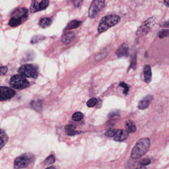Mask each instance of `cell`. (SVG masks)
<instances>
[{
    "mask_svg": "<svg viewBox=\"0 0 169 169\" xmlns=\"http://www.w3.org/2000/svg\"><path fill=\"white\" fill-rule=\"evenodd\" d=\"M28 16V9L25 8H17L11 15L9 25L13 27L18 26L24 22Z\"/></svg>",
    "mask_w": 169,
    "mask_h": 169,
    "instance_id": "2",
    "label": "cell"
},
{
    "mask_svg": "<svg viewBox=\"0 0 169 169\" xmlns=\"http://www.w3.org/2000/svg\"><path fill=\"white\" fill-rule=\"evenodd\" d=\"M150 140L149 138H141L137 141L132 149L130 157L133 159H138L143 156L149 150Z\"/></svg>",
    "mask_w": 169,
    "mask_h": 169,
    "instance_id": "1",
    "label": "cell"
},
{
    "mask_svg": "<svg viewBox=\"0 0 169 169\" xmlns=\"http://www.w3.org/2000/svg\"><path fill=\"white\" fill-rule=\"evenodd\" d=\"M137 54H135L132 59V62L130 63V66L129 67V69L130 68L133 69V70H135L136 68V66H137Z\"/></svg>",
    "mask_w": 169,
    "mask_h": 169,
    "instance_id": "29",
    "label": "cell"
},
{
    "mask_svg": "<svg viewBox=\"0 0 169 169\" xmlns=\"http://www.w3.org/2000/svg\"><path fill=\"white\" fill-rule=\"evenodd\" d=\"M153 96L151 95H147L140 101L138 103V109L140 110H144L149 107L151 101L153 99Z\"/></svg>",
    "mask_w": 169,
    "mask_h": 169,
    "instance_id": "10",
    "label": "cell"
},
{
    "mask_svg": "<svg viewBox=\"0 0 169 169\" xmlns=\"http://www.w3.org/2000/svg\"><path fill=\"white\" fill-rule=\"evenodd\" d=\"M9 140L8 135L2 129H0V150L6 144Z\"/></svg>",
    "mask_w": 169,
    "mask_h": 169,
    "instance_id": "15",
    "label": "cell"
},
{
    "mask_svg": "<svg viewBox=\"0 0 169 169\" xmlns=\"http://www.w3.org/2000/svg\"><path fill=\"white\" fill-rule=\"evenodd\" d=\"M75 38V34L72 31H68L65 33L62 37V42L65 45L71 43Z\"/></svg>",
    "mask_w": 169,
    "mask_h": 169,
    "instance_id": "12",
    "label": "cell"
},
{
    "mask_svg": "<svg viewBox=\"0 0 169 169\" xmlns=\"http://www.w3.org/2000/svg\"><path fill=\"white\" fill-rule=\"evenodd\" d=\"M139 164L142 166H148L151 164V160L149 158H144L140 161Z\"/></svg>",
    "mask_w": 169,
    "mask_h": 169,
    "instance_id": "31",
    "label": "cell"
},
{
    "mask_svg": "<svg viewBox=\"0 0 169 169\" xmlns=\"http://www.w3.org/2000/svg\"><path fill=\"white\" fill-rule=\"evenodd\" d=\"M84 115L80 112H76L72 115V119L75 121H79L82 119Z\"/></svg>",
    "mask_w": 169,
    "mask_h": 169,
    "instance_id": "23",
    "label": "cell"
},
{
    "mask_svg": "<svg viewBox=\"0 0 169 169\" xmlns=\"http://www.w3.org/2000/svg\"><path fill=\"white\" fill-rule=\"evenodd\" d=\"M120 86H121V87H123V88H124V92H124V93L125 95H127L129 91V86L128 85L126 84L125 83L122 82L120 83Z\"/></svg>",
    "mask_w": 169,
    "mask_h": 169,
    "instance_id": "30",
    "label": "cell"
},
{
    "mask_svg": "<svg viewBox=\"0 0 169 169\" xmlns=\"http://www.w3.org/2000/svg\"><path fill=\"white\" fill-rule=\"evenodd\" d=\"M50 4L49 0H42V1L39 3V8L40 10L43 11L44 9H46L48 6Z\"/></svg>",
    "mask_w": 169,
    "mask_h": 169,
    "instance_id": "24",
    "label": "cell"
},
{
    "mask_svg": "<svg viewBox=\"0 0 169 169\" xmlns=\"http://www.w3.org/2000/svg\"><path fill=\"white\" fill-rule=\"evenodd\" d=\"M35 160L34 155L30 153H25L16 157L14 161V169L26 168Z\"/></svg>",
    "mask_w": 169,
    "mask_h": 169,
    "instance_id": "4",
    "label": "cell"
},
{
    "mask_svg": "<svg viewBox=\"0 0 169 169\" xmlns=\"http://www.w3.org/2000/svg\"><path fill=\"white\" fill-rule=\"evenodd\" d=\"M56 169V167H54V166H51V167H49L47 168L46 169Z\"/></svg>",
    "mask_w": 169,
    "mask_h": 169,
    "instance_id": "37",
    "label": "cell"
},
{
    "mask_svg": "<svg viewBox=\"0 0 169 169\" xmlns=\"http://www.w3.org/2000/svg\"><path fill=\"white\" fill-rule=\"evenodd\" d=\"M164 3L166 6L169 8V0H164Z\"/></svg>",
    "mask_w": 169,
    "mask_h": 169,
    "instance_id": "36",
    "label": "cell"
},
{
    "mask_svg": "<svg viewBox=\"0 0 169 169\" xmlns=\"http://www.w3.org/2000/svg\"><path fill=\"white\" fill-rule=\"evenodd\" d=\"M82 23V21H80V20H72L67 25L65 30H69L74 29L77 28L81 25Z\"/></svg>",
    "mask_w": 169,
    "mask_h": 169,
    "instance_id": "17",
    "label": "cell"
},
{
    "mask_svg": "<svg viewBox=\"0 0 169 169\" xmlns=\"http://www.w3.org/2000/svg\"><path fill=\"white\" fill-rule=\"evenodd\" d=\"M55 161H56V159L53 155H51L46 159V160L44 161V164L47 165H50L53 164Z\"/></svg>",
    "mask_w": 169,
    "mask_h": 169,
    "instance_id": "25",
    "label": "cell"
},
{
    "mask_svg": "<svg viewBox=\"0 0 169 169\" xmlns=\"http://www.w3.org/2000/svg\"><path fill=\"white\" fill-rule=\"evenodd\" d=\"M144 80L146 84H149L152 79V71L150 65L146 64L144 67Z\"/></svg>",
    "mask_w": 169,
    "mask_h": 169,
    "instance_id": "14",
    "label": "cell"
},
{
    "mask_svg": "<svg viewBox=\"0 0 169 169\" xmlns=\"http://www.w3.org/2000/svg\"><path fill=\"white\" fill-rule=\"evenodd\" d=\"M31 106H32L33 108H34L36 111L40 112L42 110V101H33Z\"/></svg>",
    "mask_w": 169,
    "mask_h": 169,
    "instance_id": "21",
    "label": "cell"
},
{
    "mask_svg": "<svg viewBox=\"0 0 169 169\" xmlns=\"http://www.w3.org/2000/svg\"><path fill=\"white\" fill-rule=\"evenodd\" d=\"M98 103V99L96 98H92L89 99L87 102V106L89 107H93L96 105Z\"/></svg>",
    "mask_w": 169,
    "mask_h": 169,
    "instance_id": "28",
    "label": "cell"
},
{
    "mask_svg": "<svg viewBox=\"0 0 169 169\" xmlns=\"http://www.w3.org/2000/svg\"><path fill=\"white\" fill-rule=\"evenodd\" d=\"M82 132L80 131H76L75 130H69V131H66L67 135H70V136H74L75 135H80L81 133H82Z\"/></svg>",
    "mask_w": 169,
    "mask_h": 169,
    "instance_id": "33",
    "label": "cell"
},
{
    "mask_svg": "<svg viewBox=\"0 0 169 169\" xmlns=\"http://www.w3.org/2000/svg\"><path fill=\"white\" fill-rule=\"evenodd\" d=\"M18 72L24 77L36 78L38 76V69L35 65L31 64L22 65L18 69Z\"/></svg>",
    "mask_w": 169,
    "mask_h": 169,
    "instance_id": "7",
    "label": "cell"
},
{
    "mask_svg": "<svg viewBox=\"0 0 169 169\" xmlns=\"http://www.w3.org/2000/svg\"><path fill=\"white\" fill-rule=\"evenodd\" d=\"M129 133L127 130H118L114 140L117 141H124L129 137Z\"/></svg>",
    "mask_w": 169,
    "mask_h": 169,
    "instance_id": "13",
    "label": "cell"
},
{
    "mask_svg": "<svg viewBox=\"0 0 169 169\" xmlns=\"http://www.w3.org/2000/svg\"><path fill=\"white\" fill-rule=\"evenodd\" d=\"M8 67L6 66L1 67H0V76H3L6 74V72H8Z\"/></svg>",
    "mask_w": 169,
    "mask_h": 169,
    "instance_id": "34",
    "label": "cell"
},
{
    "mask_svg": "<svg viewBox=\"0 0 169 169\" xmlns=\"http://www.w3.org/2000/svg\"><path fill=\"white\" fill-rule=\"evenodd\" d=\"M106 0H93L88 10V17L93 19L103 10L105 6Z\"/></svg>",
    "mask_w": 169,
    "mask_h": 169,
    "instance_id": "8",
    "label": "cell"
},
{
    "mask_svg": "<svg viewBox=\"0 0 169 169\" xmlns=\"http://www.w3.org/2000/svg\"><path fill=\"white\" fill-rule=\"evenodd\" d=\"M52 23V20L49 17H44L41 19L39 22V25L41 27L46 28L50 26Z\"/></svg>",
    "mask_w": 169,
    "mask_h": 169,
    "instance_id": "18",
    "label": "cell"
},
{
    "mask_svg": "<svg viewBox=\"0 0 169 169\" xmlns=\"http://www.w3.org/2000/svg\"><path fill=\"white\" fill-rule=\"evenodd\" d=\"M83 0H72L73 5L75 8H79L82 4Z\"/></svg>",
    "mask_w": 169,
    "mask_h": 169,
    "instance_id": "32",
    "label": "cell"
},
{
    "mask_svg": "<svg viewBox=\"0 0 169 169\" xmlns=\"http://www.w3.org/2000/svg\"><path fill=\"white\" fill-rule=\"evenodd\" d=\"M158 37L160 39H162V38H164L168 37V36H169V30H162L158 33Z\"/></svg>",
    "mask_w": 169,
    "mask_h": 169,
    "instance_id": "26",
    "label": "cell"
},
{
    "mask_svg": "<svg viewBox=\"0 0 169 169\" xmlns=\"http://www.w3.org/2000/svg\"><path fill=\"white\" fill-rule=\"evenodd\" d=\"M46 37L43 35H36L33 37L31 40V43L32 44L37 43L45 40Z\"/></svg>",
    "mask_w": 169,
    "mask_h": 169,
    "instance_id": "20",
    "label": "cell"
},
{
    "mask_svg": "<svg viewBox=\"0 0 169 169\" xmlns=\"http://www.w3.org/2000/svg\"><path fill=\"white\" fill-rule=\"evenodd\" d=\"M121 18L117 15H108L103 17L99 22L98 31L99 33L104 32L116 25L119 22Z\"/></svg>",
    "mask_w": 169,
    "mask_h": 169,
    "instance_id": "3",
    "label": "cell"
},
{
    "mask_svg": "<svg viewBox=\"0 0 169 169\" xmlns=\"http://www.w3.org/2000/svg\"><path fill=\"white\" fill-rule=\"evenodd\" d=\"M9 85L16 90H23L29 87L30 83L24 76L21 75H16L11 78Z\"/></svg>",
    "mask_w": 169,
    "mask_h": 169,
    "instance_id": "5",
    "label": "cell"
},
{
    "mask_svg": "<svg viewBox=\"0 0 169 169\" xmlns=\"http://www.w3.org/2000/svg\"><path fill=\"white\" fill-rule=\"evenodd\" d=\"M119 116V112L115 111L112 112L111 113H110V114L109 115V118L110 120L113 122V121L117 120L118 119V117H120Z\"/></svg>",
    "mask_w": 169,
    "mask_h": 169,
    "instance_id": "22",
    "label": "cell"
},
{
    "mask_svg": "<svg viewBox=\"0 0 169 169\" xmlns=\"http://www.w3.org/2000/svg\"><path fill=\"white\" fill-rule=\"evenodd\" d=\"M16 94V91L13 88L9 87L0 86V101L11 99Z\"/></svg>",
    "mask_w": 169,
    "mask_h": 169,
    "instance_id": "9",
    "label": "cell"
},
{
    "mask_svg": "<svg viewBox=\"0 0 169 169\" xmlns=\"http://www.w3.org/2000/svg\"><path fill=\"white\" fill-rule=\"evenodd\" d=\"M167 24H168V26H169V22H168Z\"/></svg>",
    "mask_w": 169,
    "mask_h": 169,
    "instance_id": "38",
    "label": "cell"
},
{
    "mask_svg": "<svg viewBox=\"0 0 169 169\" xmlns=\"http://www.w3.org/2000/svg\"><path fill=\"white\" fill-rule=\"evenodd\" d=\"M118 129H110L106 132L105 135L107 137H114L118 132Z\"/></svg>",
    "mask_w": 169,
    "mask_h": 169,
    "instance_id": "27",
    "label": "cell"
},
{
    "mask_svg": "<svg viewBox=\"0 0 169 169\" xmlns=\"http://www.w3.org/2000/svg\"><path fill=\"white\" fill-rule=\"evenodd\" d=\"M126 130L129 133H133L137 130V127L133 121L129 120L125 122Z\"/></svg>",
    "mask_w": 169,
    "mask_h": 169,
    "instance_id": "16",
    "label": "cell"
},
{
    "mask_svg": "<svg viewBox=\"0 0 169 169\" xmlns=\"http://www.w3.org/2000/svg\"><path fill=\"white\" fill-rule=\"evenodd\" d=\"M116 54L118 58L128 56L129 54V47L126 43H123L120 46L116 51Z\"/></svg>",
    "mask_w": 169,
    "mask_h": 169,
    "instance_id": "11",
    "label": "cell"
},
{
    "mask_svg": "<svg viewBox=\"0 0 169 169\" xmlns=\"http://www.w3.org/2000/svg\"><path fill=\"white\" fill-rule=\"evenodd\" d=\"M156 20L154 17H150L143 22L136 32L138 37L145 36L149 34L156 24Z\"/></svg>",
    "mask_w": 169,
    "mask_h": 169,
    "instance_id": "6",
    "label": "cell"
},
{
    "mask_svg": "<svg viewBox=\"0 0 169 169\" xmlns=\"http://www.w3.org/2000/svg\"><path fill=\"white\" fill-rule=\"evenodd\" d=\"M30 11L31 13H34L40 11L39 8V3L36 0H33L31 3Z\"/></svg>",
    "mask_w": 169,
    "mask_h": 169,
    "instance_id": "19",
    "label": "cell"
},
{
    "mask_svg": "<svg viewBox=\"0 0 169 169\" xmlns=\"http://www.w3.org/2000/svg\"><path fill=\"white\" fill-rule=\"evenodd\" d=\"M76 129V127L72 125H68L65 127V130L66 131H69V130H74Z\"/></svg>",
    "mask_w": 169,
    "mask_h": 169,
    "instance_id": "35",
    "label": "cell"
}]
</instances>
